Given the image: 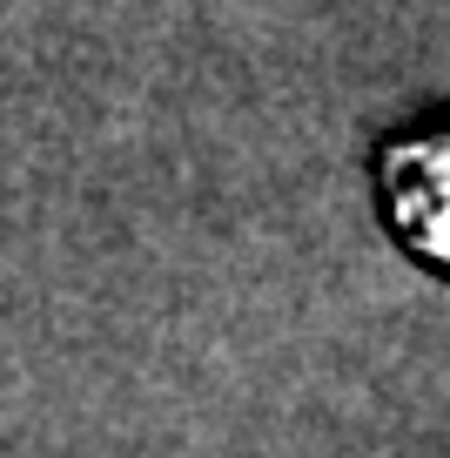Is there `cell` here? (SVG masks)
Returning a JSON list of instances; mask_svg holds the SVG:
<instances>
[{"label": "cell", "mask_w": 450, "mask_h": 458, "mask_svg": "<svg viewBox=\"0 0 450 458\" xmlns=\"http://www.w3.org/2000/svg\"><path fill=\"white\" fill-rule=\"evenodd\" d=\"M383 196H390V216L410 243L423 257L450 263V129L396 142L383 162Z\"/></svg>", "instance_id": "6da1fadb"}]
</instances>
